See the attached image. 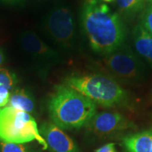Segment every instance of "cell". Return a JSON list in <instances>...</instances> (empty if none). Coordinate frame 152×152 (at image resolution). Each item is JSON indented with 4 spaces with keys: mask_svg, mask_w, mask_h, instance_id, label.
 I'll list each match as a JSON object with an SVG mask.
<instances>
[{
    "mask_svg": "<svg viewBox=\"0 0 152 152\" xmlns=\"http://www.w3.org/2000/svg\"><path fill=\"white\" fill-rule=\"evenodd\" d=\"M80 22L91 49L96 54L106 56L125 44L127 30L122 17L100 0H84Z\"/></svg>",
    "mask_w": 152,
    "mask_h": 152,
    "instance_id": "obj_1",
    "label": "cell"
},
{
    "mask_svg": "<svg viewBox=\"0 0 152 152\" xmlns=\"http://www.w3.org/2000/svg\"><path fill=\"white\" fill-rule=\"evenodd\" d=\"M52 123L61 129L87 126L96 112V105L85 95L66 84L56 85L48 102Z\"/></svg>",
    "mask_w": 152,
    "mask_h": 152,
    "instance_id": "obj_2",
    "label": "cell"
},
{
    "mask_svg": "<svg viewBox=\"0 0 152 152\" xmlns=\"http://www.w3.org/2000/svg\"><path fill=\"white\" fill-rule=\"evenodd\" d=\"M64 84L105 108H130L129 93L118 82L103 73L67 77Z\"/></svg>",
    "mask_w": 152,
    "mask_h": 152,
    "instance_id": "obj_3",
    "label": "cell"
},
{
    "mask_svg": "<svg viewBox=\"0 0 152 152\" xmlns=\"http://www.w3.org/2000/svg\"><path fill=\"white\" fill-rule=\"evenodd\" d=\"M33 140L45 149L48 148L30 113L8 106L0 109V141L24 144Z\"/></svg>",
    "mask_w": 152,
    "mask_h": 152,
    "instance_id": "obj_4",
    "label": "cell"
},
{
    "mask_svg": "<svg viewBox=\"0 0 152 152\" xmlns=\"http://www.w3.org/2000/svg\"><path fill=\"white\" fill-rule=\"evenodd\" d=\"M103 74L118 83H134L144 77V67L135 53L127 44L106 55L99 61Z\"/></svg>",
    "mask_w": 152,
    "mask_h": 152,
    "instance_id": "obj_5",
    "label": "cell"
},
{
    "mask_svg": "<svg viewBox=\"0 0 152 152\" xmlns=\"http://www.w3.org/2000/svg\"><path fill=\"white\" fill-rule=\"evenodd\" d=\"M45 29L51 39L61 48L73 47L75 23L73 13L67 6L58 5L49 11L45 19Z\"/></svg>",
    "mask_w": 152,
    "mask_h": 152,
    "instance_id": "obj_6",
    "label": "cell"
},
{
    "mask_svg": "<svg viewBox=\"0 0 152 152\" xmlns=\"http://www.w3.org/2000/svg\"><path fill=\"white\" fill-rule=\"evenodd\" d=\"M91 132L100 137H109L135 128L134 123L117 112L96 113L87 125Z\"/></svg>",
    "mask_w": 152,
    "mask_h": 152,
    "instance_id": "obj_7",
    "label": "cell"
},
{
    "mask_svg": "<svg viewBox=\"0 0 152 152\" xmlns=\"http://www.w3.org/2000/svg\"><path fill=\"white\" fill-rule=\"evenodd\" d=\"M39 131L52 152H80L73 140L53 123H43Z\"/></svg>",
    "mask_w": 152,
    "mask_h": 152,
    "instance_id": "obj_8",
    "label": "cell"
},
{
    "mask_svg": "<svg viewBox=\"0 0 152 152\" xmlns=\"http://www.w3.org/2000/svg\"><path fill=\"white\" fill-rule=\"evenodd\" d=\"M20 43L25 51L39 60H56L58 57L57 53L51 49L35 33L26 31L19 38Z\"/></svg>",
    "mask_w": 152,
    "mask_h": 152,
    "instance_id": "obj_9",
    "label": "cell"
},
{
    "mask_svg": "<svg viewBox=\"0 0 152 152\" xmlns=\"http://www.w3.org/2000/svg\"><path fill=\"white\" fill-rule=\"evenodd\" d=\"M122 143L127 152H151L152 129L125 136Z\"/></svg>",
    "mask_w": 152,
    "mask_h": 152,
    "instance_id": "obj_10",
    "label": "cell"
},
{
    "mask_svg": "<svg viewBox=\"0 0 152 152\" xmlns=\"http://www.w3.org/2000/svg\"><path fill=\"white\" fill-rule=\"evenodd\" d=\"M132 37L137 52L152 65V35L138 23L133 28Z\"/></svg>",
    "mask_w": 152,
    "mask_h": 152,
    "instance_id": "obj_11",
    "label": "cell"
},
{
    "mask_svg": "<svg viewBox=\"0 0 152 152\" xmlns=\"http://www.w3.org/2000/svg\"><path fill=\"white\" fill-rule=\"evenodd\" d=\"M7 106L28 113H33L35 109L33 97L24 89H16L11 92Z\"/></svg>",
    "mask_w": 152,
    "mask_h": 152,
    "instance_id": "obj_12",
    "label": "cell"
},
{
    "mask_svg": "<svg viewBox=\"0 0 152 152\" xmlns=\"http://www.w3.org/2000/svg\"><path fill=\"white\" fill-rule=\"evenodd\" d=\"M150 0H117L119 11L123 16L132 18L141 14Z\"/></svg>",
    "mask_w": 152,
    "mask_h": 152,
    "instance_id": "obj_13",
    "label": "cell"
},
{
    "mask_svg": "<svg viewBox=\"0 0 152 152\" xmlns=\"http://www.w3.org/2000/svg\"><path fill=\"white\" fill-rule=\"evenodd\" d=\"M17 82V76L14 72L7 68H0V92H11Z\"/></svg>",
    "mask_w": 152,
    "mask_h": 152,
    "instance_id": "obj_14",
    "label": "cell"
},
{
    "mask_svg": "<svg viewBox=\"0 0 152 152\" xmlns=\"http://www.w3.org/2000/svg\"><path fill=\"white\" fill-rule=\"evenodd\" d=\"M140 24L152 35V2L149 1L140 14Z\"/></svg>",
    "mask_w": 152,
    "mask_h": 152,
    "instance_id": "obj_15",
    "label": "cell"
},
{
    "mask_svg": "<svg viewBox=\"0 0 152 152\" xmlns=\"http://www.w3.org/2000/svg\"><path fill=\"white\" fill-rule=\"evenodd\" d=\"M0 152H31L23 144L1 142Z\"/></svg>",
    "mask_w": 152,
    "mask_h": 152,
    "instance_id": "obj_16",
    "label": "cell"
},
{
    "mask_svg": "<svg viewBox=\"0 0 152 152\" xmlns=\"http://www.w3.org/2000/svg\"><path fill=\"white\" fill-rule=\"evenodd\" d=\"M10 95V92H0V109L5 107L6 106L8 105Z\"/></svg>",
    "mask_w": 152,
    "mask_h": 152,
    "instance_id": "obj_17",
    "label": "cell"
},
{
    "mask_svg": "<svg viewBox=\"0 0 152 152\" xmlns=\"http://www.w3.org/2000/svg\"><path fill=\"white\" fill-rule=\"evenodd\" d=\"M95 152H118L115 149V144L109 143L102 146L95 151Z\"/></svg>",
    "mask_w": 152,
    "mask_h": 152,
    "instance_id": "obj_18",
    "label": "cell"
},
{
    "mask_svg": "<svg viewBox=\"0 0 152 152\" xmlns=\"http://www.w3.org/2000/svg\"><path fill=\"white\" fill-rule=\"evenodd\" d=\"M6 61L5 52L2 48H0V66L3 65Z\"/></svg>",
    "mask_w": 152,
    "mask_h": 152,
    "instance_id": "obj_19",
    "label": "cell"
},
{
    "mask_svg": "<svg viewBox=\"0 0 152 152\" xmlns=\"http://www.w3.org/2000/svg\"><path fill=\"white\" fill-rule=\"evenodd\" d=\"M23 0H0L1 2L5 4H16L20 2H22Z\"/></svg>",
    "mask_w": 152,
    "mask_h": 152,
    "instance_id": "obj_20",
    "label": "cell"
},
{
    "mask_svg": "<svg viewBox=\"0 0 152 152\" xmlns=\"http://www.w3.org/2000/svg\"><path fill=\"white\" fill-rule=\"evenodd\" d=\"M104 1H106V2H111V1H113V0H103Z\"/></svg>",
    "mask_w": 152,
    "mask_h": 152,
    "instance_id": "obj_21",
    "label": "cell"
},
{
    "mask_svg": "<svg viewBox=\"0 0 152 152\" xmlns=\"http://www.w3.org/2000/svg\"><path fill=\"white\" fill-rule=\"evenodd\" d=\"M150 1H151V2H152V0H150Z\"/></svg>",
    "mask_w": 152,
    "mask_h": 152,
    "instance_id": "obj_22",
    "label": "cell"
},
{
    "mask_svg": "<svg viewBox=\"0 0 152 152\" xmlns=\"http://www.w3.org/2000/svg\"><path fill=\"white\" fill-rule=\"evenodd\" d=\"M152 129V128H151ZM151 152H152V149H151Z\"/></svg>",
    "mask_w": 152,
    "mask_h": 152,
    "instance_id": "obj_23",
    "label": "cell"
}]
</instances>
